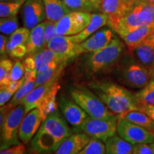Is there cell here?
<instances>
[{
  "label": "cell",
  "mask_w": 154,
  "mask_h": 154,
  "mask_svg": "<svg viewBox=\"0 0 154 154\" xmlns=\"http://www.w3.org/2000/svg\"><path fill=\"white\" fill-rule=\"evenodd\" d=\"M153 25H145L121 36L130 51L134 50L149 37Z\"/></svg>",
  "instance_id": "20"
},
{
  "label": "cell",
  "mask_w": 154,
  "mask_h": 154,
  "mask_svg": "<svg viewBox=\"0 0 154 154\" xmlns=\"http://www.w3.org/2000/svg\"><path fill=\"white\" fill-rule=\"evenodd\" d=\"M145 1L148 2L151 4V5H154V0H145Z\"/></svg>",
  "instance_id": "52"
},
{
  "label": "cell",
  "mask_w": 154,
  "mask_h": 154,
  "mask_svg": "<svg viewBox=\"0 0 154 154\" xmlns=\"http://www.w3.org/2000/svg\"><path fill=\"white\" fill-rule=\"evenodd\" d=\"M132 154H154L151 143H139L133 146Z\"/></svg>",
  "instance_id": "40"
},
{
  "label": "cell",
  "mask_w": 154,
  "mask_h": 154,
  "mask_svg": "<svg viewBox=\"0 0 154 154\" xmlns=\"http://www.w3.org/2000/svg\"><path fill=\"white\" fill-rule=\"evenodd\" d=\"M108 22H109V17L106 14L103 13L92 14V18L90 24L79 34L74 35L75 42L77 44L84 42L96 32H97L100 28L107 25Z\"/></svg>",
  "instance_id": "21"
},
{
  "label": "cell",
  "mask_w": 154,
  "mask_h": 154,
  "mask_svg": "<svg viewBox=\"0 0 154 154\" xmlns=\"http://www.w3.org/2000/svg\"><path fill=\"white\" fill-rule=\"evenodd\" d=\"M24 66L25 67V71H36L35 60L33 55H30L25 59L24 61Z\"/></svg>",
  "instance_id": "44"
},
{
  "label": "cell",
  "mask_w": 154,
  "mask_h": 154,
  "mask_svg": "<svg viewBox=\"0 0 154 154\" xmlns=\"http://www.w3.org/2000/svg\"><path fill=\"white\" fill-rule=\"evenodd\" d=\"M101 140L91 138L84 149L77 154H106V145Z\"/></svg>",
  "instance_id": "33"
},
{
  "label": "cell",
  "mask_w": 154,
  "mask_h": 154,
  "mask_svg": "<svg viewBox=\"0 0 154 154\" xmlns=\"http://www.w3.org/2000/svg\"><path fill=\"white\" fill-rule=\"evenodd\" d=\"M59 88H60V86H59V84L57 82L54 84L52 87H51V90L47 94V95L46 96V97L44 98L42 104L38 107L41 110L44 119L50 113L58 110L57 103V94Z\"/></svg>",
  "instance_id": "26"
},
{
  "label": "cell",
  "mask_w": 154,
  "mask_h": 154,
  "mask_svg": "<svg viewBox=\"0 0 154 154\" xmlns=\"http://www.w3.org/2000/svg\"><path fill=\"white\" fill-rule=\"evenodd\" d=\"M124 50L123 42L114 36L104 47L86 56L85 72L89 76H94L110 72L119 63Z\"/></svg>",
  "instance_id": "3"
},
{
  "label": "cell",
  "mask_w": 154,
  "mask_h": 154,
  "mask_svg": "<svg viewBox=\"0 0 154 154\" xmlns=\"http://www.w3.org/2000/svg\"><path fill=\"white\" fill-rule=\"evenodd\" d=\"M46 24L47 21H44L31 30L29 38L26 44L27 47V52L29 55L34 54L43 49L44 47H46L44 39Z\"/></svg>",
  "instance_id": "19"
},
{
  "label": "cell",
  "mask_w": 154,
  "mask_h": 154,
  "mask_svg": "<svg viewBox=\"0 0 154 154\" xmlns=\"http://www.w3.org/2000/svg\"><path fill=\"white\" fill-rule=\"evenodd\" d=\"M22 18L24 26L29 29L43 22L47 18L43 0H26L22 6Z\"/></svg>",
  "instance_id": "12"
},
{
  "label": "cell",
  "mask_w": 154,
  "mask_h": 154,
  "mask_svg": "<svg viewBox=\"0 0 154 154\" xmlns=\"http://www.w3.org/2000/svg\"><path fill=\"white\" fill-rule=\"evenodd\" d=\"M17 1V0H1V2H8Z\"/></svg>",
  "instance_id": "51"
},
{
  "label": "cell",
  "mask_w": 154,
  "mask_h": 154,
  "mask_svg": "<svg viewBox=\"0 0 154 154\" xmlns=\"http://www.w3.org/2000/svg\"><path fill=\"white\" fill-rule=\"evenodd\" d=\"M88 86L116 115L128 111L140 110L135 94L116 83L107 79H98L91 81Z\"/></svg>",
  "instance_id": "2"
},
{
  "label": "cell",
  "mask_w": 154,
  "mask_h": 154,
  "mask_svg": "<svg viewBox=\"0 0 154 154\" xmlns=\"http://www.w3.org/2000/svg\"><path fill=\"white\" fill-rule=\"evenodd\" d=\"M25 67L24 63L20 61H17L14 63L10 73V82H17L22 79L25 75Z\"/></svg>",
  "instance_id": "38"
},
{
  "label": "cell",
  "mask_w": 154,
  "mask_h": 154,
  "mask_svg": "<svg viewBox=\"0 0 154 154\" xmlns=\"http://www.w3.org/2000/svg\"><path fill=\"white\" fill-rule=\"evenodd\" d=\"M57 36V29H56V22H51L47 20L45 31H44V39H45V44L47 47V44Z\"/></svg>",
  "instance_id": "39"
},
{
  "label": "cell",
  "mask_w": 154,
  "mask_h": 154,
  "mask_svg": "<svg viewBox=\"0 0 154 154\" xmlns=\"http://www.w3.org/2000/svg\"><path fill=\"white\" fill-rule=\"evenodd\" d=\"M14 94L5 86H2L0 88V106H5L7 102L10 101L11 96H14Z\"/></svg>",
  "instance_id": "42"
},
{
  "label": "cell",
  "mask_w": 154,
  "mask_h": 154,
  "mask_svg": "<svg viewBox=\"0 0 154 154\" xmlns=\"http://www.w3.org/2000/svg\"><path fill=\"white\" fill-rule=\"evenodd\" d=\"M114 37L111 29H103L96 32L84 42L78 44L77 54L78 56L84 53H91L104 47Z\"/></svg>",
  "instance_id": "13"
},
{
  "label": "cell",
  "mask_w": 154,
  "mask_h": 154,
  "mask_svg": "<svg viewBox=\"0 0 154 154\" xmlns=\"http://www.w3.org/2000/svg\"><path fill=\"white\" fill-rule=\"evenodd\" d=\"M77 46L78 44L75 42L74 36L57 35L47 44L46 47L71 59L78 56Z\"/></svg>",
  "instance_id": "14"
},
{
  "label": "cell",
  "mask_w": 154,
  "mask_h": 154,
  "mask_svg": "<svg viewBox=\"0 0 154 154\" xmlns=\"http://www.w3.org/2000/svg\"><path fill=\"white\" fill-rule=\"evenodd\" d=\"M139 109H140V111H143V112L146 113L148 116H149L154 121V106H149V105L140 106Z\"/></svg>",
  "instance_id": "46"
},
{
  "label": "cell",
  "mask_w": 154,
  "mask_h": 154,
  "mask_svg": "<svg viewBox=\"0 0 154 154\" xmlns=\"http://www.w3.org/2000/svg\"><path fill=\"white\" fill-rule=\"evenodd\" d=\"M0 154H26V149L24 145L19 144L7 149L1 150Z\"/></svg>",
  "instance_id": "41"
},
{
  "label": "cell",
  "mask_w": 154,
  "mask_h": 154,
  "mask_svg": "<svg viewBox=\"0 0 154 154\" xmlns=\"http://www.w3.org/2000/svg\"><path fill=\"white\" fill-rule=\"evenodd\" d=\"M32 55H33L35 60L36 69L37 72H42L49 67L58 66L64 61L69 60L66 57L58 54L47 48Z\"/></svg>",
  "instance_id": "17"
},
{
  "label": "cell",
  "mask_w": 154,
  "mask_h": 154,
  "mask_svg": "<svg viewBox=\"0 0 154 154\" xmlns=\"http://www.w3.org/2000/svg\"><path fill=\"white\" fill-rule=\"evenodd\" d=\"M118 117L126 119L133 124L143 127L154 133V121L143 111L140 110L128 111L119 115Z\"/></svg>",
  "instance_id": "24"
},
{
  "label": "cell",
  "mask_w": 154,
  "mask_h": 154,
  "mask_svg": "<svg viewBox=\"0 0 154 154\" xmlns=\"http://www.w3.org/2000/svg\"><path fill=\"white\" fill-rule=\"evenodd\" d=\"M131 8L125 0H103L99 11L109 17L110 22L124 16Z\"/></svg>",
  "instance_id": "18"
},
{
  "label": "cell",
  "mask_w": 154,
  "mask_h": 154,
  "mask_svg": "<svg viewBox=\"0 0 154 154\" xmlns=\"http://www.w3.org/2000/svg\"><path fill=\"white\" fill-rule=\"evenodd\" d=\"M44 120L43 115L38 108L30 111L24 116L19 131V138L23 143L26 144L32 140Z\"/></svg>",
  "instance_id": "11"
},
{
  "label": "cell",
  "mask_w": 154,
  "mask_h": 154,
  "mask_svg": "<svg viewBox=\"0 0 154 154\" xmlns=\"http://www.w3.org/2000/svg\"><path fill=\"white\" fill-rule=\"evenodd\" d=\"M25 82V77L24 76L22 79L17 81V82H10L7 86H5L9 91L12 92V93L15 94L18 90L20 88L21 86L23 85L24 82Z\"/></svg>",
  "instance_id": "43"
},
{
  "label": "cell",
  "mask_w": 154,
  "mask_h": 154,
  "mask_svg": "<svg viewBox=\"0 0 154 154\" xmlns=\"http://www.w3.org/2000/svg\"><path fill=\"white\" fill-rule=\"evenodd\" d=\"M30 36V31L26 27L18 28L11 34L9 41L16 44H26Z\"/></svg>",
  "instance_id": "36"
},
{
  "label": "cell",
  "mask_w": 154,
  "mask_h": 154,
  "mask_svg": "<svg viewBox=\"0 0 154 154\" xmlns=\"http://www.w3.org/2000/svg\"><path fill=\"white\" fill-rule=\"evenodd\" d=\"M136 101L140 106H154V82L151 80L145 87L135 94Z\"/></svg>",
  "instance_id": "30"
},
{
  "label": "cell",
  "mask_w": 154,
  "mask_h": 154,
  "mask_svg": "<svg viewBox=\"0 0 154 154\" xmlns=\"http://www.w3.org/2000/svg\"><path fill=\"white\" fill-rule=\"evenodd\" d=\"M151 145H152V146H153V149H154V142H153V143H151Z\"/></svg>",
  "instance_id": "53"
},
{
  "label": "cell",
  "mask_w": 154,
  "mask_h": 154,
  "mask_svg": "<svg viewBox=\"0 0 154 154\" xmlns=\"http://www.w3.org/2000/svg\"><path fill=\"white\" fill-rule=\"evenodd\" d=\"M105 143L106 154H132L133 145L116 135L109 138Z\"/></svg>",
  "instance_id": "25"
},
{
  "label": "cell",
  "mask_w": 154,
  "mask_h": 154,
  "mask_svg": "<svg viewBox=\"0 0 154 154\" xmlns=\"http://www.w3.org/2000/svg\"><path fill=\"white\" fill-rule=\"evenodd\" d=\"M43 2L46 17L47 20L51 22H57L65 15L72 11L61 0H43Z\"/></svg>",
  "instance_id": "22"
},
{
  "label": "cell",
  "mask_w": 154,
  "mask_h": 154,
  "mask_svg": "<svg viewBox=\"0 0 154 154\" xmlns=\"http://www.w3.org/2000/svg\"><path fill=\"white\" fill-rule=\"evenodd\" d=\"M125 1L131 7H133V6H134L136 3L139 2L140 1H141V0H125Z\"/></svg>",
  "instance_id": "49"
},
{
  "label": "cell",
  "mask_w": 154,
  "mask_h": 154,
  "mask_svg": "<svg viewBox=\"0 0 154 154\" xmlns=\"http://www.w3.org/2000/svg\"><path fill=\"white\" fill-rule=\"evenodd\" d=\"M18 18L17 16L1 18L0 20V31L1 33L9 35L14 32L18 29Z\"/></svg>",
  "instance_id": "35"
},
{
  "label": "cell",
  "mask_w": 154,
  "mask_h": 154,
  "mask_svg": "<svg viewBox=\"0 0 154 154\" xmlns=\"http://www.w3.org/2000/svg\"><path fill=\"white\" fill-rule=\"evenodd\" d=\"M72 11L90 12L96 10L95 7L89 0H61Z\"/></svg>",
  "instance_id": "32"
},
{
  "label": "cell",
  "mask_w": 154,
  "mask_h": 154,
  "mask_svg": "<svg viewBox=\"0 0 154 154\" xmlns=\"http://www.w3.org/2000/svg\"><path fill=\"white\" fill-rule=\"evenodd\" d=\"M119 117L113 119H94L88 116L79 129L78 132L87 134L91 138H96L106 143L117 133Z\"/></svg>",
  "instance_id": "7"
},
{
  "label": "cell",
  "mask_w": 154,
  "mask_h": 154,
  "mask_svg": "<svg viewBox=\"0 0 154 154\" xmlns=\"http://www.w3.org/2000/svg\"><path fill=\"white\" fill-rule=\"evenodd\" d=\"M59 106L65 119L74 127L77 133L81 126L88 117V115L73 99L61 96L59 98Z\"/></svg>",
  "instance_id": "10"
},
{
  "label": "cell",
  "mask_w": 154,
  "mask_h": 154,
  "mask_svg": "<svg viewBox=\"0 0 154 154\" xmlns=\"http://www.w3.org/2000/svg\"><path fill=\"white\" fill-rule=\"evenodd\" d=\"M7 54L13 58L20 59L28 54L27 47L26 44H16L8 41L7 44Z\"/></svg>",
  "instance_id": "37"
},
{
  "label": "cell",
  "mask_w": 154,
  "mask_h": 154,
  "mask_svg": "<svg viewBox=\"0 0 154 154\" xmlns=\"http://www.w3.org/2000/svg\"><path fill=\"white\" fill-rule=\"evenodd\" d=\"M131 52L134 54L138 62L150 70L154 63V44L146 39Z\"/></svg>",
  "instance_id": "23"
},
{
  "label": "cell",
  "mask_w": 154,
  "mask_h": 154,
  "mask_svg": "<svg viewBox=\"0 0 154 154\" xmlns=\"http://www.w3.org/2000/svg\"><path fill=\"white\" fill-rule=\"evenodd\" d=\"M66 63L67 61H64L58 66H51L42 72H37L35 81L36 86L42 85L53 79H59Z\"/></svg>",
  "instance_id": "27"
},
{
  "label": "cell",
  "mask_w": 154,
  "mask_h": 154,
  "mask_svg": "<svg viewBox=\"0 0 154 154\" xmlns=\"http://www.w3.org/2000/svg\"><path fill=\"white\" fill-rule=\"evenodd\" d=\"M7 38L5 34H2L0 35V54L1 56L5 55L7 54Z\"/></svg>",
  "instance_id": "45"
},
{
  "label": "cell",
  "mask_w": 154,
  "mask_h": 154,
  "mask_svg": "<svg viewBox=\"0 0 154 154\" xmlns=\"http://www.w3.org/2000/svg\"><path fill=\"white\" fill-rule=\"evenodd\" d=\"M117 133L120 137L133 146L154 142V133L124 119L119 118Z\"/></svg>",
  "instance_id": "9"
},
{
  "label": "cell",
  "mask_w": 154,
  "mask_h": 154,
  "mask_svg": "<svg viewBox=\"0 0 154 154\" xmlns=\"http://www.w3.org/2000/svg\"><path fill=\"white\" fill-rule=\"evenodd\" d=\"M91 18L90 12L72 11L56 22L57 35H76L90 24Z\"/></svg>",
  "instance_id": "8"
},
{
  "label": "cell",
  "mask_w": 154,
  "mask_h": 154,
  "mask_svg": "<svg viewBox=\"0 0 154 154\" xmlns=\"http://www.w3.org/2000/svg\"><path fill=\"white\" fill-rule=\"evenodd\" d=\"M35 87V80L26 79H25V82L23 84V85L14 94L12 99L10 100V101L7 104L9 109L11 110V109H14L15 107L19 105L21 101Z\"/></svg>",
  "instance_id": "29"
},
{
  "label": "cell",
  "mask_w": 154,
  "mask_h": 154,
  "mask_svg": "<svg viewBox=\"0 0 154 154\" xmlns=\"http://www.w3.org/2000/svg\"><path fill=\"white\" fill-rule=\"evenodd\" d=\"M89 1L93 4L94 7H95L96 10H100L103 0H89Z\"/></svg>",
  "instance_id": "47"
},
{
  "label": "cell",
  "mask_w": 154,
  "mask_h": 154,
  "mask_svg": "<svg viewBox=\"0 0 154 154\" xmlns=\"http://www.w3.org/2000/svg\"><path fill=\"white\" fill-rule=\"evenodd\" d=\"M26 0H17V1L8 2L0 3V17H10L17 16L19 9L22 7Z\"/></svg>",
  "instance_id": "31"
},
{
  "label": "cell",
  "mask_w": 154,
  "mask_h": 154,
  "mask_svg": "<svg viewBox=\"0 0 154 154\" xmlns=\"http://www.w3.org/2000/svg\"><path fill=\"white\" fill-rule=\"evenodd\" d=\"M91 137L84 133H76L62 142L53 154H77L91 140Z\"/></svg>",
  "instance_id": "16"
},
{
  "label": "cell",
  "mask_w": 154,
  "mask_h": 154,
  "mask_svg": "<svg viewBox=\"0 0 154 154\" xmlns=\"http://www.w3.org/2000/svg\"><path fill=\"white\" fill-rule=\"evenodd\" d=\"M64 117L59 111L46 117L31 140L29 146L30 154H53L62 142L73 134Z\"/></svg>",
  "instance_id": "1"
},
{
  "label": "cell",
  "mask_w": 154,
  "mask_h": 154,
  "mask_svg": "<svg viewBox=\"0 0 154 154\" xmlns=\"http://www.w3.org/2000/svg\"><path fill=\"white\" fill-rule=\"evenodd\" d=\"M69 94L72 99L91 118L110 119L118 116L108 109L99 96L86 87L71 86Z\"/></svg>",
  "instance_id": "4"
},
{
  "label": "cell",
  "mask_w": 154,
  "mask_h": 154,
  "mask_svg": "<svg viewBox=\"0 0 154 154\" xmlns=\"http://www.w3.org/2000/svg\"><path fill=\"white\" fill-rule=\"evenodd\" d=\"M148 41L152 42V43L154 44V25L153 26V29H152L151 33L150 34L149 37L147 38Z\"/></svg>",
  "instance_id": "48"
},
{
  "label": "cell",
  "mask_w": 154,
  "mask_h": 154,
  "mask_svg": "<svg viewBox=\"0 0 154 154\" xmlns=\"http://www.w3.org/2000/svg\"><path fill=\"white\" fill-rule=\"evenodd\" d=\"M13 63L8 59H2L0 61V86H7L10 83V73Z\"/></svg>",
  "instance_id": "34"
},
{
  "label": "cell",
  "mask_w": 154,
  "mask_h": 154,
  "mask_svg": "<svg viewBox=\"0 0 154 154\" xmlns=\"http://www.w3.org/2000/svg\"><path fill=\"white\" fill-rule=\"evenodd\" d=\"M57 81L58 79H53L42 85L36 86L32 91H31L25 96L19 103L24 106L25 113H27L30 111L39 106L43 102L44 98L51 90V87Z\"/></svg>",
  "instance_id": "15"
},
{
  "label": "cell",
  "mask_w": 154,
  "mask_h": 154,
  "mask_svg": "<svg viewBox=\"0 0 154 154\" xmlns=\"http://www.w3.org/2000/svg\"><path fill=\"white\" fill-rule=\"evenodd\" d=\"M150 76H151V80L153 81L154 82V63L153 66H151V68L150 69Z\"/></svg>",
  "instance_id": "50"
},
{
  "label": "cell",
  "mask_w": 154,
  "mask_h": 154,
  "mask_svg": "<svg viewBox=\"0 0 154 154\" xmlns=\"http://www.w3.org/2000/svg\"><path fill=\"white\" fill-rule=\"evenodd\" d=\"M25 113L24 106L22 104L18 105L9 111L3 126L0 128L1 150L21 144L19 140V131Z\"/></svg>",
  "instance_id": "6"
},
{
  "label": "cell",
  "mask_w": 154,
  "mask_h": 154,
  "mask_svg": "<svg viewBox=\"0 0 154 154\" xmlns=\"http://www.w3.org/2000/svg\"><path fill=\"white\" fill-rule=\"evenodd\" d=\"M116 76L121 83L134 88H143L151 81L149 69L130 58L119 61Z\"/></svg>",
  "instance_id": "5"
},
{
  "label": "cell",
  "mask_w": 154,
  "mask_h": 154,
  "mask_svg": "<svg viewBox=\"0 0 154 154\" xmlns=\"http://www.w3.org/2000/svg\"><path fill=\"white\" fill-rule=\"evenodd\" d=\"M143 25H154V5L141 0L134 6Z\"/></svg>",
  "instance_id": "28"
}]
</instances>
